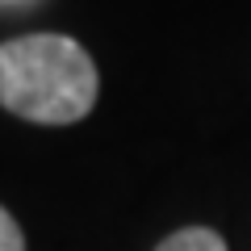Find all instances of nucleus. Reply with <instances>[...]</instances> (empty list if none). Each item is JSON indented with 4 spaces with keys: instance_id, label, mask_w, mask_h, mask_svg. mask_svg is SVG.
<instances>
[{
    "instance_id": "obj_2",
    "label": "nucleus",
    "mask_w": 251,
    "mask_h": 251,
    "mask_svg": "<svg viewBox=\"0 0 251 251\" xmlns=\"http://www.w3.org/2000/svg\"><path fill=\"white\" fill-rule=\"evenodd\" d=\"M155 251H226V239L209 226H184V230L168 234Z\"/></svg>"
},
{
    "instance_id": "obj_3",
    "label": "nucleus",
    "mask_w": 251,
    "mask_h": 251,
    "mask_svg": "<svg viewBox=\"0 0 251 251\" xmlns=\"http://www.w3.org/2000/svg\"><path fill=\"white\" fill-rule=\"evenodd\" d=\"M0 251H25V234L4 205H0Z\"/></svg>"
},
{
    "instance_id": "obj_1",
    "label": "nucleus",
    "mask_w": 251,
    "mask_h": 251,
    "mask_svg": "<svg viewBox=\"0 0 251 251\" xmlns=\"http://www.w3.org/2000/svg\"><path fill=\"white\" fill-rule=\"evenodd\" d=\"M100 75L92 54L67 34H25L0 42V105L38 126L84 122Z\"/></svg>"
}]
</instances>
